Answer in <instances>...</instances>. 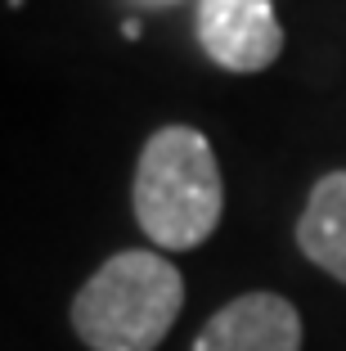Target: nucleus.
I'll use <instances>...</instances> for the list:
<instances>
[{
    "label": "nucleus",
    "mask_w": 346,
    "mask_h": 351,
    "mask_svg": "<svg viewBox=\"0 0 346 351\" xmlns=\"http://www.w3.org/2000/svg\"><path fill=\"white\" fill-rule=\"evenodd\" d=\"M297 243L319 270L346 284V171H328L315 180L297 221Z\"/></svg>",
    "instance_id": "obj_5"
},
{
    "label": "nucleus",
    "mask_w": 346,
    "mask_h": 351,
    "mask_svg": "<svg viewBox=\"0 0 346 351\" xmlns=\"http://www.w3.org/2000/svg\"><path fill=\"white\" fill-rule=\"evenodd\" d=\"M184 306V279L158 248L108 257L72 298V329L90 351H158Z\"/></svg>",
    "instance_id": "obj_2"
},
{
    "label": "nucleus",
    "mask_w": 346,
    "mask_h": 351,
    "mask_svg": "<svg viewBox=\"0 0 346 351\" xmlns=\"http://www.w3.org/2000/svg\"><path fill=\"white\" fill-rule=\"evenodd\" d=\"M198 45L225 73H265L284 54L275 0H198Z\"/></svg>",
    "instance_id": "obj_3"
},
{
    "label": "nucleus",
    "mask_w": 346,
    "mask_h": 351,
    "mask_svg": "<svg viewBox=\"0 0 346 351\" xmlns=\"http://www.w3.org/2000/svg\"><path fill=\"white\" fill-rule=\"evenodd\" d=\"M194 351H301V315L279 293H243L203 324Z\"/></svg>",
    "instance_id": "obj_4"
},
{
    "label": "nucleus",
    "mask_w": 346,
    "mask_h": 351,
    "mask_svg": "<svg viewBox=\"0 0 346 351\" xmlns=\"http://www.w3.org/2000/svg\"><path fill=\"white\" fill-rule=\"evenodd\" d=\"M135 221L158 252H189L216 234L225 207L221 162L194 126H162L135 162Z\"/></svg>",
    "instance_id": "obj_1"
}]
</instances>
